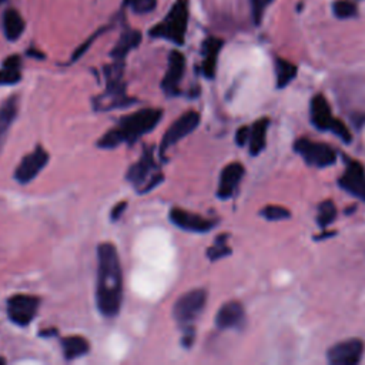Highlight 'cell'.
I'll return each mask as SVG.
<instances>
[{
    "label": "cell",
    "instance_id": "6da1fadb",
    "mask_svg": "<svg viewBox=\"0 0 365 365\" xmlns=\"http://www.w3.org/2000/svg\"><path fill=\"white\" fill-rule=\"evenodd\" d=\"M96 304L106 319L116 317L123 304V270L112 242H102L97 249Z\"/></svg>",
    "mask_w": 365,
    "mask_h": 365
},
{
    "label": "cell",
    "instance_id": "7a4b0ae2",
    "mask_svg": "<svg viewBox=\"0 0 365 365\" xmlns=\"http://www.w3.org/2000/svg\"><path fill=\"white\" fill-rule=\"evenodd\" d=\"M163 117V110L156 107L141 109L120 118L117 126L102 136L97 141L100 149H116L120 144L133 145L140 137L156 129Z\"/></svg>",
    "mask_w": 365,
    "mask_h": 365
},
{
    "label": "cell",
    "instance_id": "3957f363",
    "mask_svg": "<svg viewBox=\"0 0 365 365\" xmlns=\"http://www.w3.org/2000/svg\"><path fill=\"white\" fill-rule=\"evenodd\" d=\"M106 90L93 99L96 112H109L114 109H123L133 105V99L126 94L125 83V60H114L113 64L105 69Z\"/></svg>",
    "mask_w": 365,
    "mask_h": 365
},
{
    "label": "cell",
    "instance_id": "277c9868",
    "mask_svg": "<svg viewBox=\"0 0 365 365\" xmlns=\"http://www.w3.org/2000/svg\"><path fill=\"white\" fill-rule=\"evenodd\" d=\"M207 303V293L203 288L191 290L183 294L173 305V317L176 323L181 327L184 337L183 344L190 347L194 339V321H196L203 312Z\"/></svg>",
    "mask_w": 365,
    "mask_h": 365
},
{
    "label": "cell",
    "instance_id": "5b68a950",
    "mask_svg": "<svg viewBox=\"0 0 365 365\" xmlns=\"http://www.w3.org/2000/svg\"><path fill=\"white\" fill-rule=\"evenodd\" d=\"M188 24V2L187 0H177L172 6L167 16L149 32L150 37L164 39L177 46L184 44L186 32Z\"/></svg>",
    "mask_w": 365,
    "mask_h": 365
},
{
    "label": "cell",
    "instance_id": "8992f818",
    "mask_svg": "<svg viewBox=\"0 0 365 365\" xmlns=\"http://www.w3.org/2000/svg\"><path fill=\"white\" fill-rule=\"evenodd\" d=\"M126 179L140 194H145L156 188L163 180L164 176L160 172V167L153 156V149L145 148L134 164L127 170Z\"/></svg>",
    "mask_w": 365,
    "mask_h": 365
},
{
    "label": "cell",
    "instance_id": "52a82bcc",
    "mask_svg": "<svg viewBox=\"0 0 365 365\" xmlns=\"http://www.w3.org/2000/svg\"><path fill=\"white\" fill-rule=\"evenodd\" d=\"M294 150L305 160L307 164L314 167H330L335 164L337 153L328 144L315 143L310 139H299L294 143Z\"/></svg>",
    "mask_w": 365,
    "mask_h": 365
},
{
    "label": "cell",
    "instance_id": "ba28073f",
    "mask_svg": "<svg viewBox=\"0 0 365 365\" xmlns=\"http://www.w3.org/2000/svg\"><path fill=\"white\" fill-rule=\"evenodd\" d=\"M200 125V114L196 110H188L181 114L175 123L164 133L160 144V157L164 160L166 152L181 141L186 136L191 134Z\"/></svg>",
    "mask_w": 365,
    "mask_h": 365
},
{
    "label": "cell",
    "instance_id": "9c48e42d",
    "mask_svg": "<svg viewBox=\"0 0 365 365\" xmlns=\"http://www.w3.org/2000/svg\"><path fill=\"white\" fill-rule=\"evenodd\" d=\"M39 305L40 299L36 296H13L8 300V317L13 324L19 327H28L35 320L39 311Z\"/></svg>",
    "mask_w": 365,
    "mask_h": 365
},
{
    "label": "cell",
    "instance_id": "30bf717a",
    "mask_svg": "<svg viewBox=\"0 0 365 365\" xmlns=\"http://www.w3.org/2000/svg\"><path fill=\"white\" fill-rule=\"evenodd\" d=\"M48 163V153L37 145V148L28 156H24L20 164L17 166L15 172V179L20 184H29L32 183L39 175L42 170L47 166Z\"/></svg>",
    "mask_w": 365,
    "mask_h": 365
},
{
    "label": "cell",
    "instance_id": "8fae6325",
    "mask_svg": "<svg viewBox=\"0 0 365 365\" xmlns=\"http://www.w3.org/2000/svg\"><path fill=\"white\" fill-rule=\"evenodd\" d=\"M364 354V343L358 338L332 346L327 353V359L332 365H355L361 361Z\"/></svg>",
    "mask_w": 365,
    "mask_h": 365
},
{
    "label": "cell",
    "instance_id": "7c38bea8",
    "mask_svg": "<svg viewBox=\"0 0 365 365\" xmlns=\"http://www.w3.org/2000/svg\"><path fill=\"white\" fill-rule=\"evenodd\" d=\"M186 70V57L183 53L173 51L168 56L167 71L161 82V89L168 97H176L181 93L180 84Z\"/></svg>",
    "mask_w": 365,
    "mask_h": 365
},
{
    "label": "cell",
    "instance_id": "4fadbf2b",
    "mask_svg": "<svg viewBox=\"0 0 365 365\" xmlns=\"http://www.w3.org/2000/svg\"><path fill=\"white\" fill-rule=\"evenodd\" d=\"M170 222L176 227L191 233H207L217 224V222L214 220H208V218H204L203 215L194 214L180 207L170 210Z\"/></svg>",
    "mask_w": 365,
    "mask_h": 365
},
{
    "label": "cell",
    "instance_id": "5bb4252c",
    "mask_svg": "<svg viewBox=\"0 0 365 365\" xmlns=\"http://www.w3.org/2000/svg\"><path fill=\"white\" fill-rule=\"evenodd\" d=\"M339 186L353 196L365 202V173L361 163L355 160L347 161L346 175L339 179Z\"/></svg>",
    "mask_w": 365,
    "mask_h": 365
},
{
    "label": "cell",
    "instance_id": "9a60e30c",
    "mask_svg": "<svg viewBox=\"0 0 365 365\" xmlns=\"http://www.w3.org/2000/svg\"><path fill=\"white\" fill-rule=\"evenodd\" d=\"M242 176H244V166L241 163H230L229 166H226L220 176V183H218V199L229 200L230 197H233Z\"/></svg>",
    "mask_w": 365,
    "mask_h": 365
},
{
    "label": "cell",
    "instance_id": "2e32d148",
    "mask_svg": "<svg viewBox=\"0 0 365 365\" xmlns=\"http://www.w3.org/2000/svg\"><path fill=\"white\" fill-rule=\"evenodd\" d=\"M244 308L238 301H229L218 310L215 315V326L220 330L238 328L244 323Z\"/></svg>",
    "mask_w": 365,
    "mask_h": 365
},
{
    "label": "cell",
    "instance_id": "e0dca14e",
    "mask_svg": "<svg viewBox=\"0 0 365 365\" xmlns=\"http://www.w3.org/2000/svg\"><path fill=\"white\" fill-rule=\"evenodd\" d=\"M310 113H311V121L315 127L319 130H330L334 117L331 114L330 105L323 94H317L311 100Z\"/></svg>",
    "mask_w": 365,
    "mask_h": 365
},
{
    "label": "cell",
    "instance_id": "ac0fdd59",
    "mask_svg": "<svg viewBox=\"0 0 365 365\" xmlns=\"http://www.w3.org/2000/svg\"><path fill=\"white\" fill-rule=\"evenodd\" d=\"M223 47V40L217 37H208L203 43V64L202 71L207 79H214L217 69V57Z\"/></svg>",
    "mask_w": 365,
    "mask_h": 365
},
{
    "label": "cell",
    "instance_id": "d6986e66",
    "mask_svg": "<svg viewBox=\"0 0 365 365\" xmlns=\"http://www.w3.org/2000/svg\"><path fill=\"white\" fill-rule=\"evenodd\" d=\"M141 42V33L139 30H126L123 32V35L120 36L117 44L114 46V48L112 51L110 56L114 60H125L126 56L129 55V52H132L133 48H136Z\"/></svg>",
    "mask_w": 365,
    "mask_h": 365
},
{
    "label": "cell",
    "instance_id": "ffe728a7",
    "mask_svg": "<svg viewBox=\"0 0 365 365\" xmlns=\"http://www.w3.org/2000/svg\"><path fill=\"white\" fill-rule=\"evenodd\" d=\"M62 348L64 358L67 361H71L86 355L90 351V343L84 337L70 335L62 339Z\"/></svg>",
    "mask_w": 365,
    "mask_h": 365
},
{
    "label": "cell",
    "instance_id": "44dd1931",
    "mask_svg": "<svg viewBox=\"0 0 365 365\" xmlns=\"http://www.w3.org/2000/svg\"><path fill=\"white\" fill-rule=\"evenodd\" d=\"M16 116H17V100L16 97H10V99L6 100L2 105V107H0V153H2L6 136Z\"/></svg>",
    "mask_w": 365,
    "mask_h": 365
},
{
    "label": "cell",
    "instance_id": "7402d4cb",
    "mask_svg": "<svg viewBox=\"0 0 365 365\" xmlns=\"http://www.w3.org/2000/svg\"><path fill=\"white\" fill-rule=\"evenodd\" d=\"M270 120L264 117L257 120L256 123L251 126V133H250V154L251 156H258L264 149L267 143V130H269Z\"/></svg>",
    "mask_w": 365,
    "mask_h": 365
},
{
    "label": "cell",
    "instance_id": "603a6c76",
    "mask_svg": "<svg viewBox=\"0 0 365 365\" xmlns=\"http://www.w3.org/2000/svg\"><path fill=\"white\" fill-rule=\"evenodd\" d=\"M21 79V59L17 55L8 57L0 67V86H12Z\"/></svg>",
    "mask_w": 365,
    "mask_h": 365
},
{
    "label": "cell",
    "instance_id": "cb8c5ba5",
    "mask_svg": "<svg viewBox=\"0 0 365 365\" xmlns=\"http://www.w3.org/2000/svg\"><path fill=\"white\" fill-rule=\"evenodd\" d=\"M3 29L8 40H17L24 32V20L15 9H9L3 15Z\"/></svg>",
    "mask_w": 365,
    "mask_h": 365
},
{
    "label": "cell",
    "instance_id": "d4e9b609",
    "mask_svg": "<svg viewBox=\"0 0 365 365\" xmlns=\"http://www.w3.org/2000/svg\"><path fill=\"white\" fill-rule=\"evenodd\" d=\"M297 76V66L288 60L276 59V78H277V87L284 89L288 86L293 79Z\"/></svg>",
    "mask_w": 365,
    "mask_h": 365
},
{
    "label": "cell",
    "instance_id": "484cf974",
    "mask_svg": "<svg viewBox=\"0 0 365 365\" xmlns=\"http://www.w3.org/2000/svg\"><path fill=\"white\" fill-rule=\"evenodd\" d=\"M227 238H229L227 234L218 235L215 238V241H214V246H211L207 250V257L211 261H217V260L224 258V257H227V256L231 254V249L227 246Z\"/></svg>",
    "mask_w": 365,
    "mask_h": 365
},
{
    "label": "cell",
    "instance_id": "4316f807",
    "mask_svg": "<svg viewBox=\"0 0 365 365\" xmlns=\"http://www.w3.org/2000/svg\"><path fill=\"white\" fill-rule=\"evenodd\" d=\"M337 217V208H335V204L331 202V200H327V202H323L320 206H319V217H317V223L319 226L326 230L331 223H334Z\"/></svg>",
    "mask_w": 365,
    "mask_h": 365
},
{
    "label": "cell",
    "instance_id": "83f0119b",
    "mask_svg": "<svg viewBox=\"0 0 365 365\" xmlns=\"http://www.w3.org/2000/svg\"><path fill=\"white\" fill-rule=\"evenodd\" d=\"M332 12L338 19H351L357 16L358 9L353 0H337L332 5Z\"/></svg>",
    "mask_w": 365,
    "mask_h": 365
},
{
    "label": "cell",
    "instance_id": "f1b7e54d",
    "mask_svg": "<svg viewBox=\"0 0 365 365\" xmlns=\"http://www.w3.org/2000/svg\"><path fill=\"white\" fill-rule=\"evenodd\" d=\"M260 214L265 218V220H269V222L285 220V218H290V215H291V213L281 206H267L261 210Z\"/></svg>",
    "mask_w": 365,
    "mask_h": 365
},
{
    "label": "cell",
    "instance_id": "f546056e",
    "mask_svg": "<svg viewBox=\"0 0 365 365\" xmlns=\"http://www.w3.org/2000/svg\"><path fill=\"white\" fill-rule=\"evenodd\" d=\"M125 5L137 15H145L156 9L157 0H125Z\"/></svg>",
    "mask_w": 365,
    "mask_h": 365
},
{
    "label": "cell",
    "instance_id": "4dcf8cb0",
    "mask_svg": "<svg viewBox=\"0 0 365 365\" xmlns=\"http://www.w3.org/2000/svg\"><path fill=\"white\" fill-rule=\"evenodd\" d=\"M330 132H332L338 139H341L344 143H351V133L341 120L334 118L331 126H330Z\"/></svg>",
    "mask_w": 365,
    "mask_h": 365
},
{
    "label": "cell",
    "instance_id": "1f68e13d",
    "mask_svg": "<svg viewBox=\"0 0 365 365\" xmlns=\"http://www.w3.org/2000/svg\"><path fill=\"white\" fill-rule=\"evenodd\" d=\"M271 2L273 0H251V12H253V19H254L256 24L261 23L262 15H264L267 6H269Z\"/></svg>",
    "mask_w": 365,
    "mask_h": 365
},
{
    "label": "cell",
    "instance_id": "d6a6232c",
    "mask_svg": "<svg viewBox=\"0 0 365 365\" xmlns=\"http://www.w3.org/2000/svg\"><path fill=\"white\" fill-rule=\"evenodd\" d=\"M250 133H251V127H249V126H242L237 130L235 143L240 145V148L246 145V143L250 140Z\"/></svg>",
    "mask_w": 365,
    "mask_h": 365
},
{
    "label": "cell",
    "instance_id": "836d02e7",
    "mask_svg": "<svg viewBox=\"0 0 365 365\" xmlns=\"http://www.w3.org/2000/svg\"><path fill=\"white\" fill-rule=\"evenodd\" d=\"M126 207H127V203H126V202H121V203L116 204V207L112 210V214H110V215H112V220H113V222L118 220V218H120L121 215H123Z\"/></svg>",
    "mask_w": 365,
    "mask_h": 365
},
{
    "label": "cell",
    "instance_id": "e575fe53",
    "mask_svg": "<svg viewBox=\"0 0 365 365\" xmlns=\"http://www.w3.org/2000/svg\"><path fill=\"white\" fill-rule=\"evenodd\" d=\"M332 235H335V233H334V231H328V233H326V234L317 235V237H315V240H323V238H326V237H332Z\"/></svg>",
    "mask_w": 365,
    "mask_h": 365
},
{
    "label": "cell",
    "instance_id": "d590c367",
    "mask_svg": "<svg viewBox=\"0 0 365 365\" xmlns=\"http://www.w3.org/2000/svg\"><path fill=\"white\" fill-rule=\"evenodd\" d=\"M5 2H8V0H0V5H3Z\"/></svg>",
    "mask_w": 365,
    "mask_h": 365
}]
</instances>
